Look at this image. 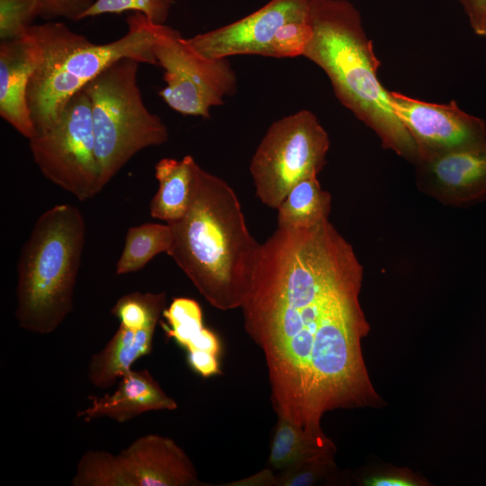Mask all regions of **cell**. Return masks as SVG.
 <instances>
[{
  "instance_id": "cell-1",
  "label": "cell",
  "mask_w": 486,
  "mask_h": 486,
  "mask_svg": "<svg viewBox=\"0 0 486 486\" xmlns=\"http://www.w3.org/2000/svg\"><path fill=\"white\" fill-rule=\"evenodd\" d=\"M362 278L352 246L328 220L277 228L261 244L240 306L244 326L265 356L277 417L307 432L319 409L364 370Z\"/></svg>"
},
{
  "instance_id": "cell-2",
  "label": "cell",
  "mask_w": 486,
  "mask_h": 486,
  "mask_svg": "<svg viewBox=\"0 0 486 486\" xmlns=\"http://www.w3.org/2000/svg\"><path fill=\"white\" fill-rule=\"evenodd\" d=\"M172 233L167 255L214 308H240L261 249L250 234L238 198L223 179L193 167L185 213L166 222Z\"/></svg>"
},
{
  "instance_id": "cell-3",
  "label": "cell",
  "mask_w": 486,
  "mask_h": 486,
  "mask_svg": "<svg viewBox=\"0 0 486 486\" xmlns=\"http://www.w3.org/2000/svg\"><path fill=\"white\" fill-rule=\"evenodd\" d=\"M309 22L312 36L302 56L326 73L341 104L376 133L384 148L415 165L418 148L378 79L381 63L359 11L347 0H309Z\"/></svg>"
},
{
  "instance_id": "cell-4",
  "label": "cell",
  "mask_w": 486,
  "mask_h": 486,
  "mask_svg": "<svg viewBox=\"0 0 486 486\" xmlns=\"http://www.w3.org/2000/svg\"><path fill=\"white\" fill-rule=\"evenodd\" d=\"M126 22L127 32L104 44L92 42L61 22L28 28L40 48V59L27 91L36 134L50 129L72 96L114 62L133 58L158 65L153 52L154 22L139 13Z\"/></svg>"
},
{
  "instance_id": "cell-5",
  "label": "cell",
  "mask_w": 486,
  "mask_h": 486,
  "mask_svg": "<svg viewBox=\"0 0 486 486\" xmlns=\"http://www.w3.org/2000/svg\"><path fill=\"white\" fill-rule=\"evenodd\" d=\"M86 231L83 213L69 203L35 221L17 263L15 318L22 329L50 334L71 312Z\"/></svg>"
},
{
  "instance_id": "cell-6",
  "label": "cell",
  "mask_w": 486,
  "mask_h": 486,
  "mask_svg": "<svg viewBox=\"0 0 486 486\" xmlns=\"http://www.w3.org/2000/svg\"><path fill=\"white\" fill-rule=\"evenodd\" d=\"M140 62L122 58L89 82L95 154L103 187L140 151L165 144L166 124L146 107L138 86Z\"/></svg>"
},
{
  "instance_id": "cell-7",
  "label": "cell",
  "mask_w": 486,
  "mask_h": 486,
  "mask_svg": "<svg viewBox=\"0 0 486 486\" xmlns=\"http://www.w3.org/2000/svg\"><path fill=\"white\" fill-rule=\"evenodd\" d=\"M329 144L327 131L309 110L273 122L249 165L256 196L277 209L298 182L322 170Z\"/></svg>"
},
{
  "instance_id": "cell-8",
  "label": "cell",
  "mask_w": 486,
  "mask_h": 486,
  "mask_svg": "<svg viewBox=\"0 0 486 486\" xmlns=\"http://www.w3.org/2000/svg\"><path fill=\"white\" fill-rule=\"evenodd\" d=\"M29 146L43 176L77 200H89L104 189L91 104L84 88L72 96L50 129L29 140Z\"/></svg>"
},
{
  "instance_id": "cell-9",
  "label": "cell",
  "mask_w": 486,
  "mask_h": 486,
  "mask_svg": "<svg viewBox=\"0 0 486 486\" xmlns=\"http://www.w3.org/2000/svg\"><path fill=\"white\" fill-rule=\"evenodd\" d=\"M73 486L204 485L187 454L171 438L146 435L119 454L90 450L79 459Z\"/></svg>"
},
{
  "instance_id": "cell-10",
  "label": "cell",
  "mask_w": 486,
  "mask_h": 486,
  "mask_svg": "<svg viewBox=\"0 0 486 486\" xmlns=\"http://www.w3.org/2000/svg\"><path fill=\"white\" fill-rule=\"evenodd\" d=\"M153 52L164 69L166 86L158 92L174 111L210 118L212 107L223 104L237 89V76L227 58L199 54L180 32L154 23Z\"/></svg>"
},
{
  "instance_id": "cell-11",
  "label": "cell",
  "mask_w": 486,
  "mask_h": 486,
  "mask_svg": "<svg viewBox=\"0 0 486 486\" xmlns=\"http://www.w3.org/2000/svg\"><path fill=\"white\" fill-rule=\"evenodd\" d=\"M389 94L396 115L416 144L418 160L486 141L484 120L464 112L454 100L435 104L395 91Z\"/></svg>"
},
{
  "instance_id": "cell-12",
  "label": "cell",
  "mask_w": 486,
  "mask_h": 486,
  "mask_svg": "<svg viewBox=\"0 0 486 486\" xmlns=\"http://www.w3.org/2000/svg\"><path fill=\"white\" fill-rule=\"evenodd\" d=\"M309 16V0H270L242 19L186 39L202 56L228 58L235 55L270 57L271 44L284 23Z\"/></svg>"
},
{
  "instance_id": "cell-13",
  "label": "cell",
  "mask_w": 486,
  "mask_h": 486,
  "mask_svg": "<svg viewBox=\"0 0 486 486\" xmlns=\"http://www.w3.org/2000/svg\"><path fill=\"white\" fill-rule=\"evenodd\" d=\"M415 166L418 189L445 205L486 200V141L420 158Z\"/></svg>"
},
{
  "instance_id": "cell-14",
  "label": "cell",
  "mask_w": 486,
  "mask_h": 486,
  "mask_svg": "<svg viewBox=\"0 0 486 486\" xmlns=\"http://www.w3.org/2000/svg\"><path fill=\"white\" fill-rule=\"evenodd\" d=\"M40 59V48L27 30L16 39L0 43V115L21 135H36L27 100L32 74Z\"/></svg>"
},
{
  "instance_id": "cell-15",
  "label": "cell",
  "mask_w": 486,
  "mask_h": 486,
  "mask_svg": "<svg viewBox=\"0 0 486 486\" xmlns=\"http://www.w3.org/2000/svg\"><path fill=\"white\" fill-rule=\"evenodd\" d=\"M88 407L76 413L86 422L107 417L123 423L148 411L174 410L176 401L169 397L148 370H130L111 394L89 395Z\"/></svg>"
},
{
  "instance_id": "cell-16",
  "label": "cell",
  "mask_w": 486,
  "mask_h": 486,
  "mask_svg": "<svg viewBox=\"0 0 486 486\" xmlns=\"http://www.w3.org/2000/svg\"><path fill=\"white\" fill-rule=\"evenodd\" d=\"M155 329V327L134 329L120 324L104 346L91 356L88 382L99 389L113 385L131 370L138 359L151 353Z\"/></svg>"
},
{
  "instance_id": "cell-17",
  "label": "cell",
  "mask_w": 486,
  "mask_h": 486,
  "mask_svg": "<svg viewBox=\"0 0 486 486\" xmlns=\"http://www.w3.org/2000/svg\"><path fill=\"white\" fill-rule=\"evenodd\" d=\"M194 162L193 156L187 155L180 160L162 158L156 164L158 189L149 205L153 219L169 222L185 213L190 202Z\"/></svg>"
},
{
  "instance_id": "cell-18",
  "label": "cell",
  "mask_w": 486,
  "mask_h": 486,
  "mask_svg": "<svg viewBox=\"0 0 486 486\" xmlns=\"http://www.w3.org/2000/svg\"><path fill=\"white\" fill-rule=\"evenodd\" d=\"M162 315L166 320L161 323L165 334L184 347L187 356L197 354L219 356L220 339L213 331L203 326L202 309L195 300L175 298Z\"/></svg>"
},
{
  "instance_id": "cell-19",
  "label": "cell",
  "mask_w": 486,
  "mask_h": 486,
  "mask_svg": "<svg viewBox=\"0 0 486 486\" xmlns=\"http://www.w3.org/2000/svg\"><path fill=\"white\" fill-rule=\"evenodd\" d=\"M277 210V228L308 229L328 220L331 194L322 190L317 176L298 182Z\"/></svg>"
},
{
  "instance_id": "cell-20",
  "label": "cell",
  "mask_w": 486,
  "mask_h": 486,
  "mask_svg": "<svg viewBox=\"0 0 486 486\" xmlns=\"http://www.w3.org/2000/svg\"><path fill=\"white\" fill-rule=\"evenodd\" d=\"M331 450L334 446L328 437L315 436L278 418L270 445L269 468L280 472L314 454Z\"/></svg>"
},
{
  "instance_id": "cell-21",
  "label": "cell",
  "mask_w": 486,
  "mask_h": 486,
  "mask_svg": "<svg viewBox=\"0 0 486 486\" xmlns=\"http://www.w3.org/2000/svg\"><path fill=\"white\" fill-rule=\"evenodd\" d=\"M171 229L167 223L147 222L130 227L125 236L115 273L122 275L142 269L157 255L170 248Z\"/></svg>"
},
{
  "instance_id": "cell-22",
  "label": "cell",
  "mask_w": 486,
  "mask_h": 486,
  "mask_svg": "<svg viewBox=\"0 0 486 486\" xmlns=\"http://www.w3.org/2000/svg\"><path fill=\"white\" fill-rule=\"evenodd\" d=\"M165 309V292H134L122 296L111 309V313L120 324L140 329L156 328Z\"/></svg>"
},
{
  "instance_id": "cell-23",
  "label": "cell",
  "mask_w": 486,
  "mask_h": 486,
  "mask_svg": "<svg viewBox=\"0 0 486 486\" xmlns=\"http://www.w3.org/2000/svg\"><path fill=\"white\" fill-rule=\"evenodd\" d=\"M176 0H95L81 20L103 14L139 13L157 24H165Z\"/></svg>"
},
{
  "instance_id": "cell-24",
  "label": "cell",
  "mask_w": 486,
  "mask_h": 486,
  "mask_svg": "<svg viewBox=\"0 0 486 486\" xmlns=\"http://www.w3.org/2000/svg\"><path fill=\"white\" fill-rule=\"evenodd\" d=\"M38 16H40L38 0H0V40L22 36Z\"/></svg>"
},
{
  "instance_id": "cell-25",
  "label": "cell",
  "mask_w": 486,
  "mask_h": 486,
  "mask_svg": "<svg viewBox=\"0 0 486 486\" xmlns=\"http://www.w3.org/2000/svg\"><path fill=\"white\" fill-rule=\"evenodd\" d=\"M312 36V28L306 19L293 20L283 24L276 32L270 57L293 58L302 56L305 47Z\"/></svg>"
},
{
  "instance_id": "cell-26",
  "label": "cell",
  "mask_w": 486,
  "mask_h": 486,
  "mask_svg": "<svg viewBox=\"0 0 486 486\" xmlns=\"http://www.w3.org/2000/svg\"><path fill=\"white\" fill-rule=\"evenodd\" d=\"M333 451L319 453L280 471L275 475L276 485L309 486L313 484L331 467Z\"/></svg>"
},
{
  "instance_id": "cell-27",
  "label": "cell",
  "mask_w": 486,
  "mask_h": 486,
  "mask_svg": "<svg viewBox=\"0 0 486 486\" xmlns=\"http://www.w3.org/2000/svg\"><path fill=\"white\" fill-rule=\"evenodd\" d=\"M40 17L45 20L65 18L70 21L81 20L95 0H38Z\"/></svg>"
},
{
  "instance_id": "cell-28",
  "label": "cell",
  "mask_w": 486,
  "mask_h": 486,
  "mask_svg": "<svg viewBox=\"0 0 486 486\" xmlns=\"http://www.w3.org/2000/svg\"><path fill=\"white\" fill-rule=\"evenodd\" d=\"M476 35L486 37V0H458Z\"/></svg>"
},
{
  "instance_id": "cell-29",
  "label": "cell",
  "mask_w": 486,
  "mask_h": 486,
  "mask_svg": "<svg viewBox=\"0 0 486 486\" xmlns=\"http://www.w3.org/2000/svg\"><path fill=\"white\" fill-rule=\"evenodd\" d=\"M229 485H276V479L275 475L273 474V470L266 468L249 478Z\"/></svg>"
},
{
  "instance_id": "cell-30",
  "label": "cell",
  "mask_w": 486,
  "mask_h": 486,
  "mask_svg": "<svg viewBox=\"0 0 486 486\" xmlns=\"http://www.w3.org/2000/svg\"><path fill=\"white\" fill-rule=\"evenodd\" d=\"M365 484L372 486H413L416 485L409 479L397 476H378L371 478Z\"/></svg>"
}]
</instances>
